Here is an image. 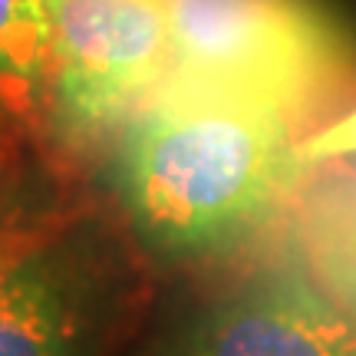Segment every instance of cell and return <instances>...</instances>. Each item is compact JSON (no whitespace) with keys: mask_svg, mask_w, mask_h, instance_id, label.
Segmentation results:
<instances>
[{"mask_svg":"<svg viewBox=\"0 0 356 356\" xmlns=\"http://www.w3.org/2000/svg\"><path fill=\"white\" fill-rule=\"evenodd\" d=\"M300 142L264 106L162 86L115 136L113 191L132 241L175 264L257 254L277 241Z\"/></svg>","mask_w":356,"mask_h":356,"instance_id":"1","label":"cell"},{"mask_svg":"<svg viewBox=\"0 0 356 356\" xmlns=\"http://www.w3.org/2000/svg\"><path fill=\"white\" fill-rule=\"evenodd\" d=\"M172 70L162 86L284 115L300 139L356 106V33L323 0H165Z\"/></svg>","mask_w":356,"mask_h":356,"instance_id":"2","label":"cell"},{"mask_svg":"<svg viewBox=\"0 0 356 356\" xmlns=\"http://www.w3.org/2000/svg\"><path fill=\"white\" fill-rule=\"evenodd\" d=\"M129 238L89 204L0 208V356H109L145 297Z\"/></svg>","mask_w":356,"mask_h":356,"instance_id":"3","label":"cell"},{"mask_svg":"<svg viewBox=\"0 0 356 356\" xmlns=\"http://www.w3.org/2000/svg\"><path fill=\"white\" fill-rule=\"evenodd\" d=\"M50 86L60 126L76 142L119 136L172 70L165 0H47Z\"/></svg>","mask_w":356,"mask_h":356,"instance_id":"4","label":"cell"},{"mask_svg":"<svg viewBox=\"0 0 356 356\" xmlns=\"http://www.w3.org/2000/svg\"><path fill=\"white\" fill-rule=\"evenodd\" d=\"M132 356H356V330L284 244L270 241L231 284L159 327Z\"/></svg>","mask_w":356,"mask_h":356,"instance_id":"5","label":"cell"},{"mask_svg":"<svg viewBox=\"0 0 356 356\" xmlns=\"http://www.w3.org/2000/svg\"><path fill=\"white\" fill-rule=\"evenodd\" d=\"M277 241L356 330V152L304 165Z\"/></svg>","mask_w":356,"mask_h":356,"instance_id":"6","label":"cell"},{"mask_svg":"<svg viewBox=\"0 0 356 356\" xmlns=\"http://www.w3.org/2000/svg\"><path fill=\"white\" fill-rule=\"evenodd\" d=\"M47 0H0V96L24 109L50 76Z\"/></svg>","mask_w":356,"mask_h":356,"instance_id":"7","label":"cell"},{"mask_svg":"<svg viewBox=\"0 0 356 356\" xmlns=\"http://www.w3.org/2000/svg\"><path fill=\"white\" fill-rule=\"evenodd\" d=\"M356 152V106L337 122L323 126L314 132L310 139L300 142V162H323V159H337V155H353Z\"/></svg>","mask_w":356,"mask_h":356,"instance_id":"8","label":"cell"}]
</instances>
